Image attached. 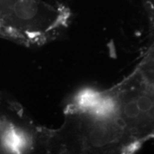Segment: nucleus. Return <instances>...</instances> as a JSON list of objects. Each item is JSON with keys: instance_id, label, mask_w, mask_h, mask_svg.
<instances>
[{"instance_id": "f257e3e1", "label": "nucleus", "mask_w": 154, "mask_h": 154, "mask_svg": "<svg viewBox=\"0 0 154 154\" xmlns=\"http://www.w3.org/2000/svg\"><path fill=\"white\" fill-rule=\"evenodd\" d=\"M138 144L112 113L82 92L67 106L65 119L56 130L41 128L40 150L61 153H121Z\"/></svg>"}, {"instance_id": "f03ea898", "label": "nucleus", "mask_w": 154, "mask_h": 154, "mask_svg": "<svg viewBox=\"0 0 154 154\" xmlns=\"http://www.w3.org/2000/svg\"><path fill=\"white\" fill-rule=\"evenodd\" d=\"M91 94L138 145L154 136V84L137 69L113 87Z\"/></svg>"}]
</instances>
